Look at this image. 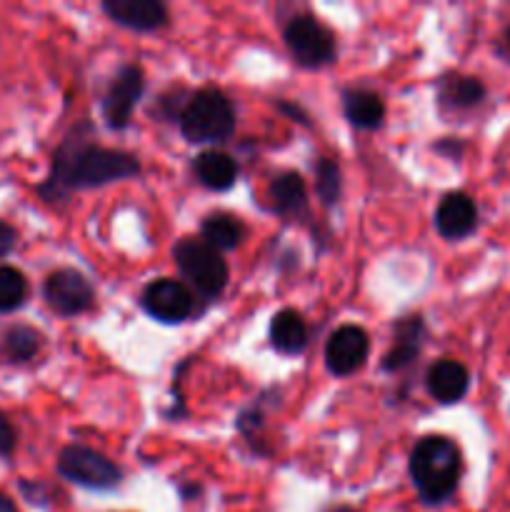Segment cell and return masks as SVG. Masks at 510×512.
Segmentation results:
<instances>
[{
	"mask_svg": "<svg viewBox=\"0 0 510 512\" xmlns=\"http://www.w3.org/2000/svg\"><path fill=\"white\" fill-rule=\"evenodd\" d=\"M83 128H75L55 150L50 175L38 193L45 203H60L75 190L98 188L115 180L133 178L140 173L138 158L123 150L103 148L83 138Z\"/></svg>",
	"mask_w": 510,
	"mask_h": 512,
	"instance_id": "obj_1",
	"label": "cell"
},
{
	"mask_svg": "<svg viewBox=\"0 0 510 512\" xmlns=\"http://www.w3.org/2000/svg\"><path fill=\"white\" fill-rule=\"evenodd\" d=\"M460 450L443 435H428L410 453V478L425 503H443L460 483Z\"/></svg>",
	"mask_w": 510,
	"mask_h": 512,
	"instance_id": "obj_2",
	"label": "cell"
},
{
	"mask_svg": "<svg viewBox=\"0 0 510 512\" xmlns=\"http://www.w3.org/2000/svg\"><path fill=\"white\" fill-rule=\"evenodd\" d=\"M178 123L190 143H223L233 135L235 113L218 88H203L190 95L180 110Z\"/></svg>",
	"mask_w": 510,
	"mask_h": 512,
	"instance_id": "obj_3",
	"label": "cell"
},
{
	"mask_svg": "<svg viewBox=\"0 0 510 512\" xmlns=\"http://www.w3.org/2000/svg\"><path fill=\"white\" fill-rule=\"evenodd\" d=\"M173 258L190 288L198 290L203 298H218L228 285V265L223 255L210 248L203 238H183L173 248Z\"/></svg>",
	"mask_w": 510,
	"mask_h": 512,
	"instance_id": "obj_4",
	"label": "cell"
},
{
	"mask_svg": "<svg viewBox=\"0 0 510 512\" xmlns=\"http://www.w3.org/2000/svg\"><path fill=\"white\" fill-rule=\"evenodd\" d=\"M58 473L70 483L90 490H113L123 480V473L113 460L85 445H68L60 450Z\"/></svg>",
	"mask_w": 510,
	"mask_h": 512,
	"instance_id": "obj_5",
	"label": "cell"
},
{
	"mask_svg": "<svg viewBox=\"0 0 510 512\" xmlns=\"http://www.w3.org/2000/svg\"><path fill=\"white\" fill-rule=\"evenodd\" d=\"M285 45L303 68H320L335 58V35L315 15H298L285 25Z\"/></svg>",
	"mask_w": 510,
	"mask_h": 512,
	"instance_id": "obj_6",
	"label": "cell"
},
{
	"mask_svg": "<svg viewBox=\"0 0 510 512\" xmlns=\"http://www.w3.org/2000/svg\"><path fill=\"white\" fill-rule=\"evenodd\" d=\"M145 88V75L140 65H123L110 80L103 98V115L110 128L120 130L130 123L133 108L138 105Z\"/></svg>",
	"mask_w": 510,
	"mask_h": 512,
	"instance_id": "obj_7",
	"label": "cell"
},
{
	"mask_svg": "<svg viewBox=\"0 0 510 512\" xmlns=\"http://www.w3.org/2000/svg\"><path fill=\"white\" fill-rule=\"evenodd\" d=\"M143 308L150 318L160 320V323H183L193 313L195 300L185 283L160 278L143 290Z\"/></svg>",
	"mask_w": 510,
	"mask_h": 512,
	"instance_id": "obj_8",
	"label": "cell"
},
{
	"mask_svg": "<svg viewBox=\"0 0 510 512\" xmlns=\"http://www.w3.org/2000/svg\"><path fill=\"white\" fill-rule=\"evenodd\" d=\"M45 303L55 310L58 315H80L93 305V285L88 283L83 273L73 268L55 270L48 280H45Z\"/></svg>",
	"mask_w": 510,
	"mask_h": 512,
	"instance_id": "obj_9",
	"label": "cell"
},
{
	"mask_svg": "<svg viewBox=\"0 0 510 512\" xmlns=\"http://www.w3.org/2000/svg\"><path fill=\"white\" fill-rule=\"evenodd\" d=\"M368 333L358 325H343L330 335L328 345H325V365L333 375H353L355 370L363 368L365 358H368Z\"/></svg>",
	"mask_w": 510,
	"mask_h": 512,
	"instance_id": "obj_10",
	"label": "cell"
},
{
	"mask_svg": "<svg viewBox=\"0 0 510 512\" xmlns=\"http://www.w3.org/2000/svg\"><path fill=\"white\" fill-rule=\"evenodd\" d=\"M103 10L110 20L138 33H150L168 23V10L158 0H105Z\"/></svg>",
	"mask_w": 510,
	"mask_h": 512,
	"instance_id": "obj_11",
	"label": "cell"
},
{
	"mask_svg": "<svg viewBox=\"0 0 510 512\" xmlns=\"http://www.w3.org/2000/svg\"><path fill=\"white\" fill-rule=\"evenodd\" d=\"M475 225H478V208H475L470 195L450 193L440 200L438 210H435V228L443 238H465V235L473 233Z\"/></svg>",
	"mask_w": 510,
	"mask_h": 512,
	"instance_id": "obj_12",
	"label": "cell"
},
{
	"mask_svg": "<svg viewBox=\"0 0 510 512\" xmlns=\"http://www.w3.org/2000/svg\"><path fill=\"white\" fill-rule=\"evenodd\" d=\"M470 375L465 370V365H460L458 360H438L435 365H430L428 370V393L433 395L438 403L453 405L468 393Z\"/></svg>",
	"mask_w": 510,
	"mask_h": 512,
	"instance_id": "obj_13",
	"label": "cell"
},
{
	"mask_svg": "<svg viewBox=\"0 0 510 512\" xmlns=\"http://www.w3.org/2000/svg\"><path fill=\"white\" fill-rule=\"evenodd\" d=\"M268 195L273 210L283 218H303L305 210H308V190H305L303 178L293 170L275 175L270 180Z\"/></svg>",
	"mask_w": 510,
	"mask_h": 512,
	"instance_id": "obj_14",
	"label": "cell"
},
{
	"mask_svg": "<svg viewBox=\"0 0 510 512\" xmlns=\"http://www.w3.org/2000/svg\"><path fill=\"white\" fill-rule=\"evenodd\" d=\"M270 343L278 353L295 355L308 345V325L298 310H280L270 320Z\"/></svg>",
	"mask_w": 510,
	"mask_h": 512,
	"instance_id": "obj_15",
	"label": "cell"
},
{
	"mask_svg": "<svg viewBox=\"0 0 510 512\" xmlns=\"http://www.w3.org/2000/svg\"><path fill=\"white\" fill-rule=\"evenodd\" d=\"M343 113L350 120V125L360 130H375L385 118V105L380 95L373 90L353 88L345 90L343 95Z\"/></svg>",
	"mask_w": 510,
	"mask_h": 512,
	"instance_id": "obj_16",
	"label": "cell"
},
{
	"mask_svg": "<svg viewBox=\"0 0 510 512\" xmlns=\"http://www.w3.org/2000/svg\"><path fill=\"white\" fill-rule=\"evenodd\" d=\"M195 175L200 183L210 190H228L238 178V163L228 153L220 150H205L193 163Z\"/></svg>",
	"mask_w": 510,
	"mask_h": 512,
	"instance_id": "obj_17",
	"label": "cell"
},
{
	"mask_svg": "<svg viewBox=\"0 0 510 512\" xmlns=\"http://www.w3.org/2000/svg\"><path fill=\"white\" fill-rule=\"evenodd\" d=\"M200 235H203L210 248L220 253V250H233L243 243L245 225L230 213H213L200 225Z\"/></svg>",
	"mask_w": 510,
	"mask_h": 512,
	"instance_id": "obj_18",
	"label": "cell"
},
{
	"mask_svg": "<svg viewBox=\"0 0 510 512\" xmlns=\"http://www.w3.org/2000/svg\"><path fill=\"white\" fill-rule=\"evenodd\" d=\"M40 333L30 325H10L0 333V355L8 363H28L38 355Z\"/></svg>",
	"mask_w": 510,
	"mask_h": 512,
	"instance_id": "obj_19",
	"label": "cell"
},
{
	"mask_svg": "<svg viewBox=\"0 0 510 512\" xmlns=\"http://www.w3.org/2000/svg\"><path fill=\"white\" fill-rule=\"evenodd\" d=\"M483 95V83L478 78H468V75H453L440 83V103L455 110L473 108L483 100Z\"/></svg>",
	"mask_w": 510,
	"mask_h": 512,
	"instance_id": "obj_20",
	"label": "cell"
},
{
	"mask_svg": "<svg viewBox=\"0 0 510 512\" xmlns=\"http://www.w3.org/2000/svg\"><path fill=\"white\" fill-rule=\"evenodd\" d=\"M418 330H420L418 318H410L408 323L400 325L398 340H395L393 350H390L383 360L385 370H398L403 368V365H408L410 360H415V355H418V343H420Z\"/></svg>",
	"mask_w": 510,
	"mask_h": 512,
	"instance_id": "obj_21",
	"label": "cell"
},
{
	"mask_svg": "<svg viewBox=\"0 0 510 512\" xmlns=\"http://www.w3.org/2000/svg\"><path fill=\"white\" fill-rule=\"evenodd\" d=\"M28 298V280L20 270L0 265V313H13Z\"/></svg>",
	"mask_w": 510,
	"mask_h": 512,
	"instance_id": "obj_22",
	"label": "cell"
},
{
	"mask_svg": "<svg viewBox=\"0 0 510 512\" xmlns=\"http://www.w3.org/2000/svg\"><path fill=\"white\" fill-rule=\"evenodd\" d=\"M315 188L325 205L338 203L340 198V170L330 158H320L315 165Z\"/></svg>",
	"mask_w": 510,
	"mask_h": 512,
	"instance_id": "obj_23",
	"label": "cell"
},
{
	"mask_svg": "<svg viewBox=\"0 0 510 512\" xmlns=\"http://www.w3.org/2000/svg\"><path fill=\"white\" fill-rule=\"evenodd\" d=\"M15 448V430L10 420L0 413V458H10Z\"/></svg>",
	"mask_w": 510,
	"mask_h": 512,
	"instance_id": "obj_24",
	"label": "cell"
},
{
	"mask_svg": "<svg viewBox=\"0 0 510 512\" xmlns=\"http://www.w3.org/2000/svg\"><path fill=\"white\" fill-rule=\"evenodd\" d=\"M15 243H18V233H15V228L10 223H5V220H0V258L13 253Z\"/></svg>",
	"mask_w": 510,
	"mask_h": 512,
	"instance_id": "obj_25",
	"label": "cell"
},
{
	"mask_svg": "<svg viewBox=\"0 0 510 512\" xmlns=\"http://www.w3.org/2000/svg\"><path fill=\"white\" fill-rule=\"evenodd\" d=\"M0 512H20L18 505H15V500L10 498V495L0 493Z\"/></svg>",
	"mask_w": 510,
	"mask_h": 512,
	"instance_id": "obj_26",
	"label": "cell"
},
{
	"mask_svg": "<svg viewBox=\"0 0 510 512\" xmlns=\"http://www.w3.org/2000/svg\"><path fill=\"white\" fill-rule=\"evenodd\" d=\"M498 53L503 55V58H508V60H510V28L505 30L503 38H500V43H498Z\"/></svg>",
	"mask_w": 510,
	"mask_h": 512,
	"instance_id": "obj_27",
	"label": "cell"
},
{
	"mask_svg": "<svg viewBox=\"0 0 510 512\" xmlns=\"http://www.w3.org/2000/svg\"><path fill=\"white\" fill-rule=\"evenodd\" d=\"M330 512H353L350 508H333Z\"/></svg>",
	"mask_w": 510,
	"mask_h": 512,
	"instance_id": "obj_28",
	"label": "cell"
}]
</instances>
